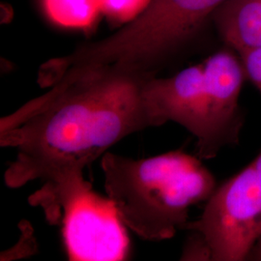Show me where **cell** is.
Here are the masks:
<instances>
[{"mask_svg":"<svg viewBox=\"0 0 261 261\" xmlns=\"http://www.w3.org/2000/svg\"><path fill=\"white\" fill-rule=\"evenodd\" d=\"M151 75L99 69L66 75L47 93L0 119V146L16 150L4 181L18 189L32 181L57 184L126 137L155 127L143 98Z\"/></svg>","mask_w":261,"mask_h":261,"instance_id":"cell-1","label":"cell"},{"mask_svg":"<svg viewBox=\"0 0 261 261\" xmlns=\"http://www.w3.org/2000/svg\"><path fill=\"white\" fill-rule=\"evenodd\" d=\"M101 168L106 194L123 223L150 242L185 230L190 209L206 202L217 188L201 159L182 150L139 160L107 152Z\"/></svg>","mask_w":261,"mask_h":261,"instance_id":"cell-2","label":"cell"},{"mask_svg":"<svg viewBox=\"0 0 261 261\" xmlns=\"http://www.w3.org/2000/svg\"><path fill=\"white\" fill-rule=\"evenodd\" d=\"M245 80L240 56L226 47L175 75L147 77L143 98L155 127L180 125L196 138L197 157L210 160L239 142Z\"/></svg>","mask_w":261,"mask_h":261,"instance_id":"cell-3","label":"cell"},{"mask_svg":"<svg viewBox=\"0 0 261 261\" xmlns=\"http://www.w3.org/2000/svg\"><path fill=\"white\" fill-rule=\"evenodd\" d=\"M226 0H150L134 20L110 37L77 47L41 66L47 84L65 75L99 69L140 75L156 70L195 38Z\"/></svg>","mask_w":261,"mask_h":261,"instance_id":"cell-4","label":"cell"},{"mask_svg":"<svg viewBox=\"0 0 261 261\" xmlns=\"http://www.w3.org/2000/svg\"><path fill=\"white\" fill-rule=\"evenodd\" d=\"M47 222L60 225L68 259L125 260L130 238L114 203L93 190L84 174L58 184H44L29 197Z\"/></svg>","mask_w":261,"mask_h":261,"instance_id":"cell-5","label":"cell"},{"mask_svg":"<svg viewBox=\"0 0 261 261\" xmlns=\"http://www.w3.org/2000/svg\"><path fill=\"white\" fill-rule=\"evenodd\" d=\"M185 230L205 238L212 261L248 260L261 237V176L253 164L217 187Z\"/></svg>","mask_w":261,"mask_h":261,"instance_id":"cell-6","label":"cell"},{"mask_svg":"<svg viewBox=\"0 0 261 261\" xmlns=\"http://www.w3.org/2000/svg\"><path fill=\"white\" fill-rule=\"evenodd\" d=\"M212 18L226 47H261V0H226Z\"/></svg>","mask_w":261,"mask_h":261,"instance_id":"cell-7","label":"cell"},{"mask_svg":"<svg viewBox=\"0 0 261 261\" xmlns=\"http://www.w3.org/2000/svg\"><path fill=\"white\" fill-rule=\"evenodd\" d=\"M45 14L58 27L89 29L102 13L101 0H42Z\"/></svg>","mask_w":261,"mask_h":261,"instance_id":"cell-8","label":"cell"},{"mask_svg":"<svg viewBox=\"0 0 261 261\" xmlns=\"http://www.w3.org/2000/svg\"><path fill=\"white\" fill-rule=\"evenodd\" d=\"M150 0H101L102 13L115 23H129L147 7Z\"/></svg>","mask_w":261,"mask_h":261,"instance_id":"cell-9","label":"cell"},{"mask_svg":"<svg viewBox=\"0 0 261 261\" xmlns=\"http://www.w3.org/2000/svg\"><path fill=\"white\" fill-rule=\"evenodd\" d=\"M182 249L181 260L212 261V253L205 238L196 230H189Z\"/></svg>","mask_w":261,"mask_h":261,"instance_id":"cell-10","label":"cell"},{"mask_svg":"<svg viewBox=\"0 0 261 261\" xmlns=\"http://www.w3.org/2000/svg\"><path fill=\"white\" fill-rule=\"evenodd\" d=\"M242 61L246 79L261 93V47L236 51Z\"/></svg>","mask_w":261,"mask_h":261,"instance_id":"cell-11","label":"cell"},{"mask_svg":"<svg viewBox=\"0 0 261 261\" xmlns=\"http://www.w3.org/2000/svg\"><path fill=\"white\" fill-rule=\"evenodd\" d=\"M248 260L261 261V237L252 249V252L248 258Z\"/></svg>","mask_w":261,"mask_h":261,"instance_id":"cell-12","label":"cell"},{"mask_svg":"<svg viewBox=\"0 0 261 261\" xmlns=\"http://www.w3.org/2000/svg\"><path fill=\"white\" fill-rule=\"evenodd\" d=\"M254 166V168H256L257 172L259 173V175L261 176V150L260 152L258 153V155L254 158V160L252 162Z\"/></svg>","mask_w":261,"mask_h":261,"instance_id":"cell-13","label":"cell"}]
</instances>
